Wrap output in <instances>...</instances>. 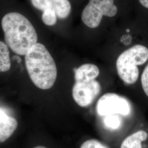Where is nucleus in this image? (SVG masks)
I'll return each mask as SVG.
<instances>
[{
	"label": "nucleus",
	"instance_id": "obj_1",
	"mask_svg": "<svg viewBox=\"0 0 148 148\" xmlns=\"http://www.w3.org/2000/svg\"><path fill=\"white\" fill-rule=\"evenodd\" d=\"M5 43L16 54L25 56L37 43V32L25 16L17 12L6 14L1 21Z\"/></svg>",
	"mask_w": 148,
	"mask_h": 148
},
{
	"label": "nucleus",
	"instance_id": "obj_2",
	"mask_svg": "<svg viewBox=\"0 0 148 148\" xmlns=\"http://www.w3.org/2000/svg\"><path fill=\"white\" fill-rule=\"evenodd\" d=\"M29 77L38 88L49 90L57 77L56 64L47 49L41 43L33 46L25 56Z\"/></svg>",
	"mask_w": 148,
	"mask_h": 148
},
{
	"label": "nucleus",
	"instance_id": "obj_3",
	"mask_svg": "<svg viewBox=\"0 0 148 148\" xmlns=\"http://www.w3.org/2000/svg\"><path fill=\"white\" fill-rule=\"evenodd\" d=\"M148 60V48L141 45L130 48L117 59V71L119 77L126 84H134L139 74L138 65H143Z\"/></svg>",
	"mask_w": 148,
	"mask_h": 148
},
{
	"label": "nucleus",
	"instance_id": "obj_4",
	"mask_svg": "<svg viewBox=\"0 0 148 148\" xmlns=\"http://www.w3.org/2000/svg\"><path fill=\"white\" fill-rule=\"evenodd\" d=\"M117 12L114 0H90L82 12L81 18L86 26L95 28L99 25L103 16L112 17Z\"/></svg>",
	"mask_w": 148,
	"mask_h": 148
},
{
	"label": "nucleus",
	"instance_id": "obj_5",
	"mask_svg": "<svg viewBox=\"0 0 148 148\" xmlns=\"http://www.w3.org/2000/svg\"><path fill=\"white\" fill-rule=\"evenodd\" d=\"M131 105L123 97L108 93L101 96L98 101L96 110L99 116L121 115L126 116L131 112Z\"/></svg>",
	"mask_w": 148,
	"mask_h": 148
},
{
	"label": "nucleus",
	"instance_id": "obj_6",
	"mask_svg": "<svg viewBox=\"0 0 148 148\" xmlns=\"http://www.w3.org/2000/svg\"><path fill=\"white\" fill-rule=\"evenodd\" d=\"M101 84L95 79L75 81L72 94L75 102L81 107L92 104L101 93Z\"/></svg>",
	"mask_w": 148,
	"mask_h": 148
},
{
	"label": "nucleus",
	"instance_id": "obj_7",
	"mask_svg": "<svg viewBox=\"0 0 148 148\" xmlns=\"http://www.w3.org/2000/svg\"><path fill=\"white\" fill-rule=\"evenodd\" d=\"M18 127V122L13 117L0 110V143H5L13 136Z\"/></svg>",
	"mask_w": 148,
	"mask_h": 148
},
{
	"label": "nucleus",
	"instance_id": "obj_8",
	"mask_svg": "<svg viewBox=\"0 0 148 148\" xmlns=\"http://www.w3.org/2000/svg\"><path fill=\"white\" fill-rule=\"evenodd\" d=\"M75 81L95 79L99 75V69L95 64H85L74 70Z\"/></svg>",
	"mask_w": 148,
	"mask_h": 148
},
{
	"label": "nucleus",
	"instance_id": "obj_9",
	"mask_svg": "<svg viewBox=\"0 0 148 148\" xmlns=\"http://www.w3.org/2000/svg\"><path fill=\"white\" fill-rule=\"evenodd\" d=\"M148 137V133L145 131H139L125 138L120 148H142V142L147 140Z\"/></svg>",
	"mask_w": 148,
	"mask_h": 148
},
{
	"label": "nucleus",
	"instance_id": "obj_10",
	"mask_svg": "<svg viewBox=\"0 0 148 148\" xmlns=\"http://www.w3.org/2000/svg\"><path fill=\"white\" fill-rule=\"evenodd\" d=\"M53 9L60 19H65L69 16L71 10L68 0H51Z\"/></svg>",
	"mask_w": 148,
	"mask_h": 148
},
{
	"label": "nucleus",
	"instance_id": "obj_11",
	"mask_svg": "<svg viewBox=\"0 0 148 148\" xmlns=\"http://www.w3.org/2000/svg\"><path fill=\"white\" fill-rule=\"evenodd\" d=\"M11 62L8 47L0 41V72H6L11 69Z\"/></svg>",
	"mask_w": 148,
	"mask_h": 148
},
{
	"label": "nucleus",
	"instance_id": "obj_12",
	"mask_svg": "<svg viewBox=\"0 0 148 148\" xmlns=\"http://www.w3.org/2000/svg\"><path fill=\"white\" fill-rule=\"evenodd\" d=\"M42 19L44 24L48 26H52L56 23L57 16L53 7H51L43 12Z\"/></svg>",
	"mask_w": 148,
	"mask_h": 148
},
{
	"label": "nucleus",
	"instance_id": "obj_13",
	"mask_svg": "<svg viewBox=\"0 0 148 148\" xmlns=\"http://www.w3.org/2000/svg\"><path fill=\"white\" fill-rule=\"evenodd\" d=\"M103 121L106 127L111 130L118 129L121 125V120L117 115L106 116L104 118Z\"/></svg>",
	"mask_w": 148,
	"mask_h": 148
},
{
	"label": "nucleus",
	"instance_id": "obj_14",
	"mask_svg": "<svg viewBox=\"0 0 148 148\" xmlns=\"http://www.w3.org/2000/svg\"><path fill=\"white\" fill-rule=\"evenodd\" d=\"M31 1L36 8L43 12L52 7L51 0H31Z\"/></svg>",
	"mask_w": 148,
	"mask_h": 148
},
{
	"label": "nucleus",
	"instance_id": "obj_15",
	"mask_svg": "<svg viewBox=\"0 0 148 148\" xmlns=\"http://www.w3.org/2000/svg\"><path fill=\"white\" fill-rule=\"evenodd\" d=\"M80 148H108L96 139H90L82 143Z\"/></svg>",
	"mask_w": 148,
	"mask_h": 148
},
{
	"label": "nucleus",
	"instance_id": "obj_16",
	"mask_svg": "<svg viewBox=\"0 0 148 148\" xmlns=\"http://www.w3.org/2000/svg\"><path fill=\"white\" fill-rule=\"evenodd\" d=\"M141 82L143 90L146 95L148 97V64L142 75Z\"/></svg>",
	"mask_w": 148,
	"mask_h": 148
},
{
	"label": "nucleus",
	"instance_id": "obj_17",
	"mask_svg": "<svg viewBox=\"0 0 148 148\" xmlns=\"http://www.w3.org/2000/svg\"><path fill=\"white\" fill-rule=\"evenodd\" d=\"M139 2L144 7L148 8V0H139Z\"/></svg>",
	"mask_w": 148,
	"mask_h": 148
},
{
	"label": "nucleus",
	"instance_id": "obj_18",
	"mask_svg": "<svg viewBox=\"0 0 148 148\" xmlns=\"http://www.w3.org/2000/svg\"><path fill=\"white\" fill-rule=\"evenodd\" d=\"M32 148H47L45 146H43V145H36V146H35L34 147Z\"/></svg>",
	"mask_w": 148,
	"mask_h": 148
}]
</instances>
